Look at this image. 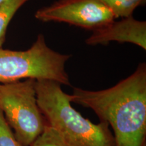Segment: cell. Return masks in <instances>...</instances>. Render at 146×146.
<instances>
[{
  "mask_svg": "<svg viewBox=\"0 0 146 146\" xmlns=\"http://www.w3.org/2000/svg\"><path fill=\"white\" fill-rule=\"evenodd\" d=\"M111 41L133 43L146 50V22L135 19L133 16L116 19L96 30L85 41L89 45H106Z\"/></svg>",
  "mask_w": 146,
  "mask_h": 146,
  "instance_id": "cell-6",
  "label": "cell"
},
{
  "mask_svg": "<svg viewBox=\"0 0 146 146\" xmlns=\"http://www.w3.org/2000/svg\"><path fill=\"white\" fill-rule=\"evenodd\" d=\"M35 17L44 23H65L91 31L115 20L101 0H58L38 10Z\"/></svg>",
  "mask_w": 146,
  "mask_h": 146,
  "instance_id": "cell-5",
  "label": "cell"
},
{
  "mask_svg": "<svg viewBox=\"0 0 146 146\" xmlns=\"http://www.w3.org/2000/svg\"><path fill=\"white\" fill-rule=\"evenodd\" d=\"M36 81L0 83V111L23 146H30L44 130L46 121L36 100Z\"/></svg>",
  "mask_w": 146,
  "mask_h": 146,
  "instance_id": "cell-4",
  "label": "cell"
},
{
  "mask_svg": "<svg viewBox=\"0 0 146 146\" xmlns=\"http://www.w3.org/2000/svg\"><path fill=\"white\" fill-rule=\"evenodd\" d=\"M29 0H4L0 3V47H3L9 24L18 10Z\"/></svg>",
  "mask_w": 146,
  "mask_h": 146,
  "instance_id": "cell-7",
  "label": "cell"
},
{
  "mask_svg": "<svg viewBox=\"0 0 146 146\" xmlns=\"http://www.w3.org/2000/svg\"><path fill=\"white\" fill-rule=\"evenodd\" d=\"M30 146H69L59 135L46 124L44 130Z\"/></svg>",
  "mask_w": 146,
  "mask_h": 146,
  "instance_id": "cell-9",
  "label": "cell"
},
{
  "mask_svg": "<svg viewBox=\"0 0 146 146\" xmlns=\"http://www.w3.org/2000/svg\"><path fill=\"white\" fill-rule=\"evenodd\" d=\"M61 86L52 80L36 81V100L47 125L69 146H116L108 124L96 125L84 118Z\"/></svg>",
  "mask_w": 146,
  "mask_h": 146,
  "instance_id": "cell-2",
  "label": "cell"
},
{
  "mask_svg": "<svg viewBox=\"0 0 146 146\" xmlns=\"http://www.w3.org/2000/svg\"><path fill=\"white\" fill-rule=\"evenodd\" d=\"M71 56L53 50L42 34L37 36L32 46L27 50L0 47V83L45 79L70 86L65 65Z\"/></svg>",
  "mask_w": 146,
  "mask_h": 146,
  "instance_id": "cell-3",
  "label": "cell"
},
{
  "mask_svg": "<svg viewBox=\"0 0 146 146\" xmlns=\"http://www.w3.org/2000/svg\"><path fill=\"white\" fill-rule=\"evenodd\" d=\"M111 11L115 19L133 16L138 7L145 4L146 0H101Z\"/></svg>",
  "mask_w": 146,
  "mask_h": 146,
  "instance_id": "cell-8",
  "label": "cell"
},
{
  "mask_svg": "<svg viewBox=\"0 0 146 146\" xmlns=\"http://www.w3.org/2000/svg\"><path fill=\"white\" fill-rule=\"evenodd\" d=\"M71 102L90 108L112 127L116 146H146V64L110 88L73 87Z\"/></svg>",
  "mask_w": 146,
  "mask_h": 146,
  "instance_id": "cell-1",
  "label": "cell"
},
{
  "mask_svg": "<svg viewBox=\"0 0 146 146\" xmlns=\"http://www.w3.org/2000/svg\"><path fill=\"white\" fill-rule=\"evenodd\" d=\"M3 1H4V0H0V3H2Z\"/></svg>",
  "mask_w": 146,
  "mask_h": 146,
  "instance_id": "cell-11",
  "label": "cell"
},
{
  "mask_svg": "<svg viewBox=\"0 0 146 146\" xmlns=\"http://www.w3.org/2000/svg\"><path fill=\"white\" fill-rule=\"evenodd\" d=\"M0 146H23L18 141L0 111Z\"/></svg>",
  "mask_w": 146,
  "mask_h": 146,
  "instance_id": "cell-10",
  "label": "cell"
}]
</instances>
